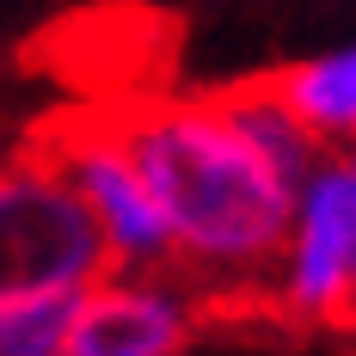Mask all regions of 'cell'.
<instances>
[{"label":"cell","instance_id":"cell-4","mask_svg":"<svg viewBox=\"0 0 356 356\" xmlns=\"http://www.w3.org/2000/svg\"><path fill=\"white\" fill-rule=\"evenodd\" d=\"M56 166L68 172L80 209L92 215L99 240H105L111 270H178L172 264V227L160 215V197L136 154L123 142L117 117H68L49 136Z\"/></svg>","mask_w":356,"mask_h":356},{"label":"cell","instance_id":"cell-5","mask_svg":"<svg viewBox=\"0 0 356 356\" xmlns=\"http://www.w3.org/2000/svg\"><path fill=\"white\" fill-rule=\"evenodd\" d=\"M203 332V283L184 270H105L80 295L68 356H184Z\"/></svg>","mask_w":356,"mask_h":356},{"label":"cell","instance_id":"cell-2","mask_svg":"<svg viewBox=\"0 0 356 356\" xmlns=\"http://www.w3.org/2000/svg\"><path fill=\"white\" fill-rule=\"evenodd\" d=\"M105 270V240L49 142H0V295L92 289Z\"/></svg>","mask_w":356,"mask_h":356},{"label":"cell","instance_id":"cell-1","mask_svg":"<svg viewBox=\"0 0 356 356\" xmlns=\"http://www.w3.org/2000/svg\"><path fill=\"white\" fill-rule=\"evenodd\" d=\"M172 227V264L203 289L270 283L295 221V178L234 123L221 92L117 111Z\"/></svg>","mask_w":356,"mask_h":356},{"label":"cell","instance_id":"cell-6","mask_svg":"<svg viewBox=\"0 0 356 356\" xmlns=\"http://www.w3.org/2000/svg\"><path fill=\"white\" fill-rule=\"evenodd\" d=\"M289 111L320 136V147H350L356 142V37L338 49H320L295 68L270 74Z\"/></svg>","mask_w":356,"mask_h":356},{"label":"cell","instance_id":"cell-7","mask_svg":"<svg viewBox=\"0 0 356 356\" xmlns=\"http://www.w3.org/2000/svg\"><path fill=\"white\" fill-rule=\"evenodd\" d=\"M80 295H86V289L0 295V356H68Z\"/></svg>","mask_w":356,"mask_h":356},{"label":"cell","instance_id":"cell-8","mask_svg":"<svg viewBox=\"0 0 356 356\" xmlns=\"http://www.w3.org/2000/svg\"><path fill=\"white\" fill-rule=\"evenodd\" d=\"M350 154H356V142H350Z\"/></svg>","mask_w":356,"mask_h":356},{"label":"cell","instance_id":"cell-3","mask_svg":"<svg viewBox=\"0 0 356 356\" xmlns=\"http://www.w3.org/2000/svg\"><path fill=\"white\" fill-rule=\"evenodd\" d=\"M270 301L301 325H356V154L325 147L295 191Z\"/></svg>","mask_w":356,"mask_h":356}]
</instances>
